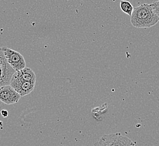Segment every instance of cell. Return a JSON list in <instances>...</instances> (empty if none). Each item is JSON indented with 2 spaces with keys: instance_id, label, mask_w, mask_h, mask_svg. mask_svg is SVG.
Returning a JSON list of instances; mask_svg holds the SVG:
<instances>
[{
  "instance_id": "9",
  "label": "cell",
  "mask_w": 159,
  "mask_h": 146,
  "mask_svg": "<svg viewBox=\"0 0 159 146\" xmlns=\"http://www.w3.org/2000/svg\"><path fill=\"white\" fill-rule=\"evenodd\" d=\"M152 7L154 12H155L157 15L159 16V0L157 1H155L153 3L150 4Z\"/></svg>"
},
{
  "instance_id": "1",
  "label": "cell",
  "mask_w": 159,
  "mask_h": 146,
  "mask_svg": "<svg viewBox=\"0 0 159 146\" xmlns=\"http://www.w3.org/2000/svg\"><path fill=\"white\" fill-rule=\"evenodd\" d=\"M159 21V18L154 12L150 4L143 3L134 8L130 22L137 28H147L153 27Z\"/></svg>"
},
{
  "instance_id": "6",
  "label": "cell",
  "mask_w": 159,
  "mask_h": 146,
  "mask_svg": "<svg viewBox=\"0 0 159 146\" xmlns=\"http://www.w3.org/2000/svg\"><path fill=\"white\" fill-rule=\"evenodd\" d=\"M16 71L7 62L0 66V88L10 85Z\"/></svg>"
},
{
  "instance_id": "10",
  "label": "cell",
  "mask_w": 159,
  "mask_h": 146,
  "mask_svg": "<svg viewBox=\"0 0 159 146\" xmlns=\"http://www.w3.org/2000/svg\"><path fill=\"white\" fill-rule=\"evenodd\" d=\"M6 59L3 55V51L2 47H0V66L6 62Z\"/></svg>"
},
{
  "instance_id": "8",
  "label": "cell",
  "mask_w": 159,
  "mask_h": 146,
  "mask_svg": "<svg viewBox=\"0 0 159 146\" xmlns=\"http://www.w3.org/2000/svg\"><path fill=\"white\" fill-rule=\"evenodd\" d=\"M120 8L122 12L126 14L129 16L132 15V13L134 10V7L132 5V3L128 1L121 0L120 3Z\"/></svg>"
},
{
  "instance_id": "7",
  "label": "cell",
  "mask_w": 159,
  "mask_h": 146,
  "mask_svg": "<svg viewBox=\"0 0 159 146\" xmlns=\"http://www.w3.org/2000/svg\"><path fill=\"white\" fill-rule=\"evenodd\" d=\"M16 72L19 76L23 80L30 82L36 83V75L31 68L25 67L23 69Z\"/></svg>"
},
{
  "instance_id": "2",
  "label": "cell",
  "mask_w": 159,
  "mask_h": 146,
  "mask_svg": "<svg viewBox=\"0 0 159 146\" xmlns=\"http://www.w3.org/2000/svg\"><path fill=\"white\" fill-rule=\"evenodd\" d=\"M94 146H135V144L128 137L117 133L103 135Z\"/></svg>"
},
{
  "instance_id": "4",
  "label": "cell",
  "mask_w": 159,
  "mask_h": 146,
  "mask_svg": "<svg viewBox=\"0 0 159 146\" xmlns=\"http://www.w3.org/2000/svg\"><path fill=\"white\" fill-rule=\"evenodd\" d=\"M35 85L36 83L26 82L21 79L16 72L13 75L10 84V85L11 86L21 97L30 94L34 91Z\"/></svg>"
},
{
  "instance_id": "11",
  "label": "cell",
  "mask_w": 159,
  "mask_h": 146,
  "mask_svg": "<svg viewBox=\"0 0 159 146\" xmlns=\"http://www.w3.org/2000/svg\"><path fill=\"white\" fill-rule=\"evenodd\" d=\"M1 115L2 116V117H3V118H6L8 116V112H7V110H3L1 111Z\"/></svg>"
},
{
  "instance_id": "3",
  "label": "cell",
  "mask_w": 159,
  "mask_h": 146,
  "mask_svg": "<svg viewBox=\"0 0 159 146\" xmlns=\"http://www.w3.org/2000/svg\"><path fill=\"white\" fill-rule=\"evenodd\" d=\"M6 61L16 71L26 67L25 58L20 53L7 47H2Z\"/></svg>"
},
{
  "instance_id": "5",
  "label": "cell",
  "mask_w": 159,
  "mask_h": 146,
  "mask_svg": "<svg viewBox=\"0 0 159 146\" xmlns=\"http://www.w3.org/2000/svg\"><path fill=\"white\" fill-rule=\"evenodd\" d=\"M21 97L11 86H4L0 88V101L7 105L18 102Z\"/></svg>"
}]
</instances>
